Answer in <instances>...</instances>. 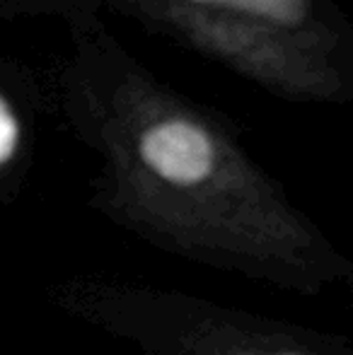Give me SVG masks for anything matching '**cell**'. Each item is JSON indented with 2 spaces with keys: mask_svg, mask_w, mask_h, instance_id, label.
Returning a JSON list of instances; mask_svg holds the SVG:
<instances>
[{
  "mask_svg": "<svg viewBox=\"0 0 353 355\" xmlns=\"http://www.w3.org/2000/svg\"><path fill=\"white\" fill-rule=\"evenodd\" d=\"M203 8H223L271 27H300L310 12V0H203Z\"/></svg>",
  "mask_w": 353,
  "mask_h": 355,
  "instance_id": "cell-2",
  "label": "cell"
},
{
  "mask_svg": "<svg viewBox=\"0 0 353 355\" xmlns=\"http://www.w3.org/2000/svg\"><path fill=\"white\" fill-rule=\"evenodd\" d=\"M153 174L177 187H193L213 172L216 145L203 126L189 119H165L148 128L138 143Z\"/></svg>",
  "mask_w": 353,
  "mask_h": 355,
  "instance_id": "cell-1",
  "label": "cell"
},
{
  "mask_svg": "<svg viewBox=\"0 0 353 355\" xmlns=\"http://www.w3.org/2000/svg\"><path fill=\"white\" fill-rule=\"evenodd\" d=\"M22 143V123L15 114L10 99L0 92V169L15 159Z\"/></svg>",
  "mask_w": 353,
  "mask_h": 355,
  "instance_id": "cell-3",
  "label": "cell"
},
{
  "mask_svg": "<svg viewBox=\"0 0 353 355\" xmlns=\"http://www.w3.org/2000/svg\"><path fill=\"white\" fill-rule=\"evenodd\" d=\"M288 355H291V353H288Z\"/></svg>",
  "mask_w": 353,
  "mask_h": 355,
  "instance_id": "cell-4",
  "label": "cell"
}]
</instances>
